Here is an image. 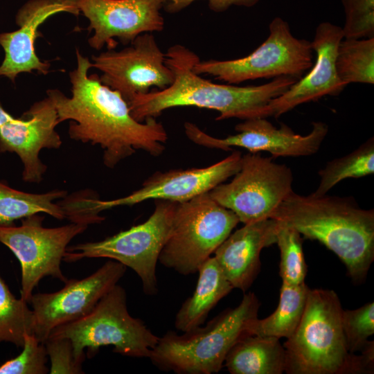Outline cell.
<instances>
[{"label": "cell", "mask_w": 374, "mask_h": 374, "mask_svg": "<svg viewBox=\"0 0 374 374\" xmlns=\"http://www.w3.org/2000/svg\"><path fill=\"white\" fill-rule=\"evenodd\" d=\"M77 66L69 73L71 96L60 90L46 91L55 107L59 124L71 121V139L99 145L105 166L114 168L137 150L158 157L165 150L167 132L155 118L144 123L131 115L127 103L116 91L104 85L96 74L89 75L91 62L75 51Z\"/></svg>", "instance_id": "1"}, {"label": "cell", "mask_w": 374, "mask_h": 374, "mask_svg": "<svg viewBox=\"0 0 374 374\" xmlns=\"http://www.w3.org/2000/svg\"><path fill=\"white\" fill-rule=\"evenodd\" d=\"M165 57L166 64L173 73V82L163 89L136 96L127 103L132 116L138 121L156 118L168 109L184 106L215 110L220 114L216 121L267 118L269 102L298 80L291 76H280L260 85L217 84L193 71L194 64L200 59L185 46L169 47Z\"/></svg>", "instance_id": "2"}, {"label": "cell", "mask_w": 374, "mask_h": 374, "mask_svg": "<svg viewBox=\"0 0 374 374\" xmlns=\"http://www.w3.org/2000/svg\"><path fill=\"white\" fill-rule=\"evenodd\" d=\"M269 218L295 229L334 252L354 282L363 280L374 260V210L349 197L301 195L292 191Z\"/></svg>", "instance_id": "3"}, {"label": "cell", "mask_w": 374, "mask_h": 374, "mask_svg": "<svg viewBox=\"0 0 374 374\" xmlns=\"http://www.w3.org/2000/svg\"><path fill=\"white\" fill-rule=\"evenodd\" d=\"M339 299L331 290L309 289L301 321L287 339L285 371L288 374L367 373L373 355L350 353L341 328Z\"/></svg>", "instance_id": "4"}, {"label": "cell", "mask_w": 374, "mask_h": 374, "mask_svg": "<svg viewBox=\"0 0 374 374\" xmlns=\"http://www.w3.org/2000/svg\"><path fill=\"white\" fill-rule=\"evenodd\" d=\"M260 306L254 293L245 294L235 308L225 310L204 327L179 335L170 330L151 351L149 359L158 368L178 374H212L223 366L227 353L242 335Z\"/></svg>", "instance_id": "5"}, {"label": "cell", "mask_w": 374, "mask_h": 374, "mask_svg": "<svg viewBox=\"0 0 374 374\" xmlns=\"http://www.w3.org/2000/svg\"><path fill=\"white\" fill-rule=\"evenodd\" d=\"M48 337L69 339L75 358L82 362L85 349L93 354L105 346L122 355L149 357L159 339L142 320L130 314L126 292L118 284L88 314L55 328Z\"/></svg>", "instance_id": "6"}, {"label": "cell", "mask_w": 374, "mask_h": 374, "mask_svg": "<svg viewBox=\"0 0 374 374\" xmlns=\"http://www.w3.org/2000/svg\"><path fill=\"white\" fill-rule=\"evenodd\" d=\"M239 222L209 192L177 203L158 262L182 275L195 274Z\"/></svg>", "instance_id": "7"}, {"label": "cell", "mask_w": 374, "mask_h": 374, "mask_svg": "<svg viewBox=\"0 0 374 374\" xmlns=\"http://www.w3.org/2000/svg\"><path fill=\"white\" fill-rule=\"evenodd\" d=\"M154 212L144 222L103 240L68 247L63 260L105 258L131 268L141 280L147 295L158 292L156 267L170 232L177 202L154 199Z\"/></svg>", "instance_id": "8"}, {"label": "cell", "mask_w": 374, "mask_h": 374, "mask_svg": "<svg viewBox=\"0 0 374 374\" xmlns=\"http://www.w3.org/2000/svg\"><path fill=\"white\" fill-rule=\"evenodd\" d=\"M269 30L267 38L247 56L229 60H199L193 71L231 84L280 76L299 80L313 64L311 42L294 37L288 23L279 17L271 21Z\"/></svg>", "instance_id": "9"}, {"label": "cell", "mask_w": 374, "mask_h": 374, "mask_svg": "<svg viewBox=\"0 0 374 374\" xmlns=\"http://www.w3.org/2000/svg\"><path fill=\"white\" fill-rule=\"evenodd\" d=\"M242 154L234 151L224 159L204 168L157 171L144 181L141 187L130 195L111 200H101L86 193L75 199L78 220L90 224L105 218L100 212L121 206H132L148 199H164L181 203L208 193L236 174L241 166Z\"/></svg>", "instance_id": "10"}, {"label": "cell", "mask_w": 374, "mask_h": 374, "mask_svg": "<svg viewBox=\"0 0 374 374\" xmlns=\"http://www.w3.org/2000/svg\"><path fill=\"white\" fill-rule=\"evenodd\" d=\"M272 159L258 152L242 155L240 168L233 179L215 187L210 195L244 224L269 218L293 191L291 169Z\"/></svg>", "instance_id": "11"}, {"label": "cell", "mask_w": 374, "mask_h": 374, "mask_svg": "<svg viewBox=\"0 0 374 374\" xmlns=\"http://www.w3.org/2000/svg\"><path fill=\"white\" fill-rule=\"evenodd\" d=\"M44 216L37 213L21 219L20 226L0 225V242L19 261L21 269V298L28 301L33 291L44 277L65 283L60 265L69 242L89 225L71 222L54 228L43 226Z\"/></svg>", "instance_id": "12"}, {"label": "cell", "mask_w": 374, "mask_h": 374, "mask_svg": "<svg viewBox=\"0 0 374 374\" xmlns=\"http://www.w3.org/2000/svg\"><path fill=\"white\" fill-rule=\"evenodd\" d=\"M165 57L152 33H145L130 46L92 55L91 64L102 72L101 82L118 91L128 103L153 87L163 89L172 83L174 75Z\"/></svg>", "instance_id": "13"}, {"label": "cell", "mask_w": 374, "mask_h": 374, "mask_svg": "<svg viewBox=\"0 0 374 374\" xmlns=\"http://www.w3.org/2000/svg\"><path fill=\"white\" fill-rule=\"evenodd\" d=\"M126 269L121 262L109 260L87 277L67 279L57 292L33 294L28 303L35 317L34 335L44 343L55 328L88 314L118 284Z\"/></svg>", "instance_id": "14"}, {"label": "cell", "mask_w": 374, "mask_h": 374, "mask_svg": "<svg viewBox=\"0 0 374 374\" xmlns=\"http://www.w3.org/2000/svg\"><path fill=\"white\" fill-rule=\"evenodd\" d=\"M184 127L187 138L199 145L226 151L233 147L242 148L252 153L266 151L272 158L316 154L328 132V125L318 121L312 123L310 132L301 135L284 123L276 127L267 118L244 120L235 125L237 134L222 139L208 134L190 122H186Z\"/></svg>", "instance_id": "15"}, {"label": "cell", "mask_w": 374, "mask_h": 374, "mask_svg": "<svg viewBox=\"0 0 374 374\" xmlns=\"http://www.w3.org/2000/svg\"><path fill=\"white\" fill-rule=\"evenodd\" d=\"M165 0H77L80 12L89 19L88 39L91 48L105 45L114 49V38L124 45L145 33L161 32L164 19L161 14Z\"/></svg>", "instance_id": "16"}, {"label": "cell", "mask_w": 374, "mask_h": 374, "mask_svg": "<svg viewBox=\"0 0 374 374\" xmlns=\"http://www.w3.org/2000/svg\"><path fill=\"white\" fill-rule=\"evenodd\" d=\"M57 114L49 97L34 103L21 118L0 127V152L16 154L23 164L22 179L39 183L47 166L39 157L42 149H58L62 141L55 127Z\"/></svg>", "instance_id": "17"}, {"label": "cell", "mask_w": 374, "mask_h": 374, "mask_svg": "<svg viewBox=\"0 0 374 374\" xmlns=\"http://www.w3.org/2000/svg\"><path fill=\"white\" fill-rule=\"evenodd\" d=\"M344 39L342 28L330 22L319 24L311 42L316 61L308 73L285 93L272 99L266 109L267 117L278 118L296 107L317 101L326 96H336L347 86L338 77L335 60L338 46Z\"/></svg>", "instance_id": "18"}, {"label": "cell", "mask_w": 374, "mask_h": 374, "mask_svg": "<svg viewBox=\"0 0 374 374\" xmlns=\"http://www.w3.org/2000/svg\"><path fill=\"white\" fill-rule=\"evenodd\" d=\"M60 12L78 15L77 0H31L23 6L16 15L19 29L0 33V46L5 56L0 65V76L15 82L21 73L47 75L50 63L37 55L35 43L42 34L38 28L49 17Z\"/></svg>", "instance_id": "19"}, {"label": "cell", "mask_w": 374, "mask_h": 374, "mask_svg": "<svg viewBox=\"0 0 374 374\" xmlns=\"http://www.w3.org/2000/svg\"><path fill=\"white\" fill-rule=\"evenodd\" d=\"M277 221L260 220L231 233L215 251L214 258L233 288L245 292L256 278L261 251L276 242Z\"/></svg>", "instance_id": "20"}, {"label": "cell", "mask_w": 374, "mask_h": 374, "mask_svg": "<svg viewBox=\"0 0 374 374\" xmlns=\"http://www.w3.org/2000/svg\"><path fill=\"white\" fill-rule=\"evenodd\" d=\"M197 272L195 290L182 303L175 317V327L182 332L201 326L210 311L233 289L214 256L202 263Z\"/></svg>", "instance_id": "21"}, {"label": "cell", "mask_w": 374, "mask_h": 374, "mask_svg": "<svg viewBox=\"0 0 374 374\" xmlns=\"http://www.w3.org/2000/svg\"><path fill=\"white\" fill-rule=\"evenodd\" d=\"M224 364L231 374H281L285 350L278 338L245 334L231 348Z\"/></svg>", "instance_id": "22"}, {"label": "cell", "mask_w": 374, "mask_h": 374, "mask_svg": "<svg viewBox=\"0 0 374 374\" xmlns=\"http://www.w3.org/2000/svg\"><path fill=\"white\" fill-rule=\"evenodd\" d=\"M309 287L303 283L292 285L282 282L276 310L269 317L249 321L247 335L276 338H290L296 329L305 306Z\"/></svg>", "instance_id": "23"}, {"label": "cell", "mask_w": 374, "mask_h": 374, "mask_svg": "<svg viewBox=\"0 0 374 374\" xmlns=\"http://www.w3.org/2000/svg\"><path fill=\"white\" fill-rule=\"evenodd\" d=\"M67 196L64 190H53L44 193H30L15 189L0 181V225H13L17 220L44 213L62 220L64 209L57 199Z\"/></svg>", "instance_id": "24"}, {"label": "cell", "mask_w": 374, "mask_h": 374, "mask_svg": "<svg viewBox=\"0 0 374 374\" xmlns=\"http://www.w3.org/2000/svg\"><path fill=\"white\" fill-rule=\"evenodd\" d=\"M335 67L339 78L350 83L374 84V37L343 39L337 48Z\"/></svg>", "instance_id": "25"}, {"label": "cell", "mask_w": 374, "mask_h": 374, "mask_svg": "<svg viewBox=\"0 0 374 374\" xmlns=\"http://www.w3.org/2000/svg\"><path fill=\"white\" fill-rule=\"evenodd\" d=\"M373 173L374 138L372 136L350 153L328 161L319 171V184L312 194L326 195L342 180L361 178Z\"/></svg>", "instance_id": "26"}, {"label": "cell", "mask_w": 374, "mask_h": 374, "mask_svg": "<svg viewBox=\"0 0 374 374\" xmlns=\"http://www.w3.org/2000/svg\"><path fill=\"white\" fill-rule=\"evenodd\" d=\"M27 303L12 294L0 275V343L22 347L24 335H34V313Z\"/></svg>", "instance_id": "27"}, {"label": "cell", "mask_w": 374, "mask_h": 374, "mask_svg": "<svg viewBox=\"0 0 374 374\" xmlns=\"http://www.w3.org/2000/svg\"><path fill=\"white\" fill-rule=\"evenodd\" d=\"M277 221L276 242L280 253V276L282 281L292 285L305 283L307 266L301 234L294 228Z\"/></svg>", "instance_id": "28"}, {"label": "cell", "mask_w": 374, "mask_h": 374, "mask_svg": "<svg viewBox=\"0 0 374 374\" xmlns=\"http://www.w3.org/2000/svg\"><path fill=\"white\" fill-rule=\"evenodd\" d=\"M341 328L348 351L362 352L371 341L374 334V303L364 304L355 310L341 312Z\"/></svg>", "instance_id": "29"}, {"label": "cell", "mask_w": 374, "mask_h": 374, "mask_svg": "<svg viewBox=\"0 0 374 374\" xmlns=\"http://www.w3.org/2000/svg\"><path fill=\"white\" fill-rule=\"evenodd\" d=\"M21 353L0 366V374H45L47 353L44 343L34 335L26 333Z\"/></svg>", "instance_id": "30"}, {"label": "cell", "mask_w": 374, "mask_h": 374, "mask_svg": "<svg viewBox=\"0 0 374 374\" xmlns=\"http://www.w3.org/2000/svg\"><path fill=\"white\" fill-rule=\"evenodd\" d=\"M344 39L374 37V0H341Z\"/></svg>", "instance_id": "31"}, {"label": "cell", "mask_w": 374, "mask_h": 374, "mask_svg": "<svg viewBox=\"0 0 374 374\" xmlns=\"http://www.w3.org/2000/svg\"><path fill=\"white\" fill-rule=\"evenodd\" d=\"M44 344L51 362L49 373H84L82 362L75 358L73 346L69 339L48 337Z\"/></svg>", "instance_id": "32"}, {"label": "cell", "mask_w": 374, "mask_h": 374, "mask_svg": "<svg viewBox=\"0 0 374 374\" xmlns=\"http://www.w3.org/2000/svg\"><path fill=\"white\" fill-rule=\"evenodd\" d=\"M197 0H165L163 8L169 13L178 12ZM259 0H208L209 8L216 12L228 10L232 6L251 8Z\"/></svg>", "instance_id": "33"}, {"label": "cell", "mask_w": 374, "mask_h": 374, "mask_svg": "<svg viewBox=\"0 0 374 374\" xmlns=\"http://www.w3.org/2000/svg\"><path fill=\"white\" fill-rule=\"evenodd\" d=\"M15 117H13L4 109L1 103L0 102V127L7 122L12 120Z\"/></svg>", "instance_id": "34"}]
</instances>
